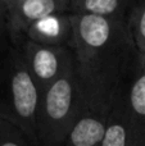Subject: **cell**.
<instances>
[{"label": "cell", "mask_w": 145, "mask_h": 146, "mask_svg": "<svg viewBox=\"0 0 145 146\" xmlns=\"http://www.w3.org/2000/svg\"><path fill=\"white\" fill-rule=\"evenodd\" d=\"M71 0H15L9 13L12 45L32 23L46 17L69 12Z\"/></svg>", "instance_id": "277c9868"}, {"label": "cell", "mask_w": 145, "mask_h": 146, "mask_svg": "<svg viewBox=\"0 0 145 146\" xmlns=\"http://www.w3.org/2000/svg\"><path fill=\"white\" fill-rule=\"evenodd\" d=\"M127 111L130 146H145V58H140L128 82Z\"/></svg>", "instance_id": "8992f818"}, {"label": "cell", "mask_w": 145, "mask_h": 146, "mask_svg": "<svg viewBox=\"0 0 145 146\" xmlns=\"http://www.w3.org/2000/svg\"><path fill=\"white\" fill-rule=\"evenodd\" d=\"M0 146H35L15 124L0 118Z\"/></svg>", "instance_id": "8fae6325"}, {"label": "cell", "mask_w": 145, "mask_h": 146, "mask_svg": "<svg viewBox=\"0 0 145 146\" xmlns=\"http://www.w3.org/2000/svg\"><path fill=\"white\" fill-rule=\"evenodd\" d=\"M84 110L85 99L74 64L41 94L36 118L40 146H63Z\"/></svg>", "instance_id": "7a4b0ae2"}, {"label": "cell", "mask_w": 145, "mask_h": 146, "mask_svg": "<svg viewBox=\"0 0 145 146\" xmlns=\"http://www.w3.org/2000/svg\"><path fill=\"white\" fill-rule=\"evenodd\" d=\"M10 46H12V38H10L9 17L4 4L0 1V54H3Z\"/></svg>", "instance_id": "7c38bea8"}, {"label": "cell", "mask_w": 145, "mask_h": 146, "mask_svg": "<svg viewBox=\"0 0 145 146\" xmlns=\"http://www.w3.org/2000/svg\"><path fill=\"white\" fill-rule=\"evenodd\" d=\"M131 80V78H130ZM128 82L122 85L114 95L108 114L107 128L102 146H130L127 111V88Z\"/></svg>", "instance_id": "52a82bcc"}, {"label": "cell", "mask_w": 145, "mask_h": 146, "mask_svg": "<svg viewBox=\"0 0 145 146\" xmlns=\"http://www.w3.org/2000/svg\"><path fill=\"white\" fill-rule=\"evenodd\" d=\"M136 0H71V13H89L128 21Z\"/></svg>", "instance_id": "9c48e42d"}, {"label": "cell", "mask_w": 145, "mask_h": 146, "mask_svg": "<svg viewBox=\"0 0 145 146\" xmlns=\"http://www.w3.org/2000/svg\"><path fill=\"white\" fill-rule=\"evenodd\" d=\"M21 38H26L45 46L69 48L73 50L74 30L72 13L67 12L62 14L50 15L32 23L25 31Z\"/></svg>", "instance_id": "5b68a950"}, {"label": "cell", "mask_w": 145, "mask_h": 146, "mask_svg": "<svg viewBox=\"0 0 145 146\" xmlns=\"http://www.w3.org/2000/svg\"><path fill=\"white\" fill-rule=\"evenodd\" d=\"M108 114L85 109L63 146H102L107 128Z\"/></svg>", "instance_id": "ba28073f"}, {"label": "cell", "mask_w": 145, "mask_h": 146, "mask_svg": "<svg viewBox=\"0 0 145 146\" xmlns=\"http://www.w3.org/2000/svg\"><path fill=\"white\" fill-rule=\"evenodd\" d=\"M41 91L32 78L21 50L10 46L0 54V118L21 128L35 146Z\"/></svg>", "instance_id": "6da1fadb"}, {"label": "cell", "mask_w": 145, "mask_h": 146, "mask_svg": "<svg viewBox=\"0 0 145 146\" xmlns=\"http://www.w3.org/2000/svg\"><path fill=\"white\" fill-rule=\"evenodd\" d=\"M0 1L4 4L5 9H7V12H8V17H9V13H10V10H12L13 5H14V1H15V0H0Z\"/></svg>", "instance_id": "4fadbf2b"}, {"label": "cell", "mask_w": 145, "mask_h": 146, "mask_svg": "<svg viewBox=\"0 0 145 146\" xmlns=\"http://www.w3.org/2000/svg\"><path fill=\"white\" fill-rule=\"evenodd\" d=\"M13 46H17L21 50L28 71L41 94L61 80L76 64L74 51L69 48L45 46L26 38H19Z\"/></svg>", "instance_id": "3957f363"}, {"label": "cell", "mask_w": 145, "mask_h": 146, "mask_svg": "<svg viewBox=\"0 0 145 146\" xmlns=\"http://www.w3.org/2000/svg\"><path fill=\"white\" fill-rule=\"evenodd\" d=\"M130 32L140 58H145V0H136L128 18Z\"/></svg>", "instance_id": "30bf717a"}]
</instances>
